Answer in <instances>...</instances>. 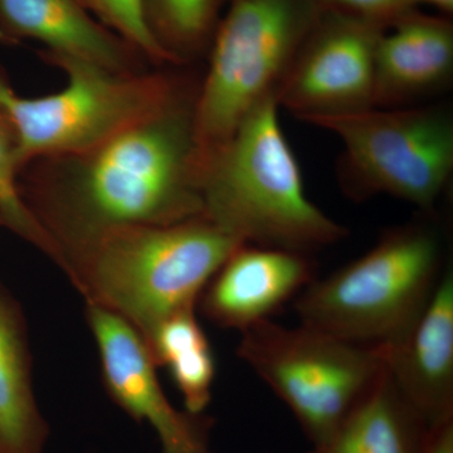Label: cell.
<instances>
[{"instance_id": "9c48e42d", "label": "cell", "mask_w": 453, "mask_h": 453, "mask_svg": "<svg viewBox=\"0 0 453 453\" xmlns=\"http://www.w3.org/2000/svg\"><path fill=\"white\" fill-rule=\"evenodd\" d=\"M386 29L323 9L277 91L279 106L300 121L374 107L375 56Z\"/></svg>"}, {"instance_id": "ba28073f", "label": "cell", "mask_w": 453, "mask_h": 453, "mask_svg": "<svg viewBox=\"0 0 453 453\" xmlns=\"http://www.w3.org/2000/svg\"><path fill=\"white\" fill-rule=\"evenodd\" d=\"M237 356L288 405L312 449L323 446L386 371L381 345L265 320L241 333Z\"/></svg>"}, {"instance_id": "2e32d148", "label": "cell", "mask_w": 453, "mask_h": 453, "mask_svg": "<svg viewBox=\"0 0 453 453\" xmlns=\"http://www.w3.org/2000/svg\"><path fill=\"white\" fill-rule=\"evenodd\" d=\"M431 428L408 404L388 372L311 453H425Z\"/></svg>"}, {"instance_id": "ffe728a7", "label": "cell", "mask_w": 453, "mask_h": 453, "mask_svg": "<svg viewBox=\"0 0 453 453\" xmlns=\"http://www.w3.org/2000/svg\"><path fill=\"white\" fill-rule=\"evenodd\" d=\"M83 3L98 22L138 50L148 64L179 67L149 28L144 0H83Z\"/></svg>"}, {"instance_id": "8fae6325", "label": "cell", "mask_w": 453, "mask_h": 453, "mask_svg": "<svg viewBox=\"0 0 453 453\" xmlns=\"http://www.w3.org/2000/svg\"><path fill=\"white\" fill-rule=\"evenodd\" d=\"M314 280L305 253L244 243L211 277L196 306L214 325L242 333L270 320Z\"/></svg>"}, {"instance_id": "7402d4cb", "label": "cell", "mask_w": 453, "mask_h": 453, "mask_svg": "<svg viewBox=\"0 0 453 453\" xmlns=\"http://www.w3.org/2000/svg\"><path fill=\"white\" fill-rule=\"evenodd\" d=\"M425 453H453V419L431 428Z\"/></svg>"}, {"instance_id": "4fadbf2b", "label": "cell", "mask_w": 453, "mask_h": 453, "mask_svg": "<svg viewBox=\"0 0 453 453\" xmlns=\"http://www.w3.org/2000/svg\"><path fill=\"white\" fill-rule=\"evenodd\" d=\"M35 41L42 58L62 57L113 73H142L138 50L98 22L83 0H0V43Z\"/></svg>"}, {"instance_id": "7a4b0ae2", "label": "cell", "mask_w": 453, "mask_h": 453, "mask_svg": "<svg viewBox=\"0 0 453 453\" xmlns=\"http://www.w3.org/2000/svg\"><path fill=\"white\" fill-rule=\"evenodd\" d=\"M244 242L204 216L107 229L68 247L59 267L86 303L120 316L145 342L199 297Z\"/></svg>"}, {"instance_id": "30bf717a", "label": "cell", "mask_w": 453, "mask_h": 453, "mask_svg": "<svg viewBox=\"0 0 453 453\" xmlns=\"http://www.w3.org/2000/svg\"><path fill=\"white\" fill-rule=\"evenodd\" d=\"M86 318L100 357L104 386L113 402L153 428L162 453H204L211 421L178 411L160 386L150 350L135 327L120 316L86 303Z\"/></svg>"}, {"instance_id": "cb8c5ba5", "label": "cell", "mask_w": 453, "mask_h": 453, "mask_svg": "<svg viewBox=\"0 0 453 453\" xmlns=\"http://www.w3.org/2000/svg\"><path fill=\"white\" fill-rule=\"evenodd\" d=\"M0 226H3L2 219H0Z\"/></svg>"}, {"instance_id": "603a6c76", "label": "cell", "mask_w": 453, "mask_h": 453, "mask_svg": "<svg viewBox=\"0 0 453 453\" xmlns=\"http://www.w3.org/2000/svg\"><path fill=\"white\" fill-rule=\"evenodd\" d=\"M417 4H428L441 12L445 17L453 13V0H416Z\"/></svg>"}, {"instance_id": "5b68a950", "label": "cell", "mask_w": 453, "mask_h": 453, "mask_svg": "<svg viewBox=\"0 0 453 453\" xmlns=\"http://www.w3.org/2000/svg\"><path fill=\"white\" fill-rule=\"evenodd\" d=\"M321 12L318 0H228L196 98L193 124L201 179L241 124L276 97Z\"/></svg>"}, {"instance_id": "6da1fadb", "label": "cell", "mask_w": 453, "mask_h": 453, "mask_svg": "<svg viewBox=\"0 0 453 453\" xmlns=\"http://www.w3.org/2000/svg\"><path fill=\"white\" fill-rule=\"evenodd\" d=\"M198 88L88 150L20 172L23 201L55 244L56 265L68 247L107 229L203 216L193 124Z\"/></svg>"}, {"instance_id": "484cf974", "label": "cell", "mask_w": 453, "mask_h": 453, "mask_svg": "<svg viewBox=\"0 0 453 453\" xmlns=\"http://www.w3.org/2000/svg\"><path fill=\"white\" fill-rule=\"evenodd\" d=\"M309 453H311V452H309Z\"/></svg>"}, {"instance_id": "3957f363", "label": "cell", "mask_w": 453, "mask_h": 453, "mask_svg": "<svg viewBox=\"0 0 453 453\" xmlns=\"http://www.w3.org/2000/svg\"><path fill=\"white\" fill-rule=\"evenodd\" d=\"M270 97L241 124L202 178L203 216L244 243L305 253L348 229L310 201Z\"/></svg>"}, {"instance_id": "7c38bea8", "label": "cell", "mask_w": 453, "mask_h": 453, "mask_svg": "<svg viewBox=\"0 0 453 453\" xmlns=\"http://www.w3.org/2000/svg\"><path fill=\"white\" fill-rule=\"evenodd\" d=\"M390 380L429 428L453 419V271L447 267L418 318L381 345Z\"/></svg>"}, {"instance_id": "277c9868", "label": "cell", "mask_w": 453, "mask_h": 453, "mask_svg": "<svg viewBox=\"0 0 453 453\" xmlns=\"http://www.w3.org/2000/svg\"><path fill=\"white\" fill-rule=\"evenodd\" d=\"M43 59L64 71L67 83L41 97L20 96L0 65V113L13 131L19 172L38 159L88 150L199 85L174 71L121 73L73 58Z\"/></svg>"}, {"instance_id": "5bb4252c", "label": "cell", "mask_w": 453, "mask_h": 453, "mask_svg": "<svg viewBox=\"0 0 453 453\" xmlns=\"http://www.w3.org/2000/svg\"><path fill=\"white\" fill-rule=\"evenodd\" d=\"M453 25L418 9L381 33L375 56L374 107L417 106L449 88Z\"/></svg>"}, {"instance_id": "e0dca14e", "label": "cell", "mask_w": 453, "mask_h": 453, "mask_svg": "<svg viewBox=\"0 0 453 453\" xmlns=\"http://www.w3.org/2000/svg\"><path fill=\"white\" fill-rule=\"evenodd\" d=\"M157 366L168 369L188 413L203 414L211 403L216 360L196 308L164 320L146 340Z\"/></svg>"}, {"instance_id": "d6986e66", "label": "cell", "mask_w": 453, "mask_h": 453, "mask_svg": "<svg viewBox=\"0 0 453 453\" xmlns=\"http://www.w3.org/2000/svg\"><path fill=\"white\" fill-rule=\"evenodd\" d=\"M19 174L16 139L7 120L0 113V219L3 226L37 247L57 264L55 244L23 201Z\"/></svg>"}, {"instance_id": "44dd1931", "label": "cell", "mask_w": 453, "mask_h": 453, "mask_svg": "<svg viewBox=\"0 0 453 453\" xmlns=\"http://www.w3.org/2000/svg\"><path fill=\"white\" fill-rule=\"evenodd\" d=\"M324 11L349 14L388 28L402 17L416 11V0H318Z\"/></svg>"}, {"instance_id": "ac0fdd59", "label": "cell", "mask_w": 453, "mask_h": 453, "mask_svg": "<svg viewBox=\"0 0 453 453\" xmlns=\"http://www.w3.org/2000/svg\"><path fill=\"white\" fill-rule=\"evenodd\" d=\"M226 0H144L146 22L177 65L210 50Z\"/></svg>"}, {"instance_id": "8992f818", "label": "cell", "mask_w": 453, "mask_h": 453, "mask_svg": "<svg viewBox=\"0 0 453 453\" xmlns=\"http://www.w3.org/2000/svg\"><path fill=\"white\" fill-rule=\"evenodd\" d=\"M442 257V241L428 223L389 229L362 257L301 292L300 324L356 344H389L427 305Z\"/></svg>"}, {"instance_id": "52a82bcc", "label": "cell", "mask_w": 453, "mask_h": 453, "mask_svg": "<svg viewBox=\"0 0 453 453\" xmlns=\"http://www.w3.org/2000/svg\"><path fill=\"white\" fill-rule=\"evenodd\" d=\"M342 140L338 178L354 201L395 196L431 213L453 172V115L447 105L371 107L306 119Z\"/></svg>"}, {"instance_id": "9a60e30c", "label": "cell", "mask_w": 453, "mask_h": 453, "mask_svg": "<svg viewBox=\"0 0 453 453\" xmlns=\"http://www.w3.org/2000/svg\"><path fill=\"white\" fill-rule=\"evenodd\" d=\"M47 437L33 387L25 315L0 282V453H43Z\"/></svg>"}, {"instance_id": "d4e9b609", "label": "cell", "mask_w": 453, "mask_h": 453, "mask_svg": "<svg viewBox=\"0 0 453 453\" xmlns=\"http://www.w3.org/2000/svg\"><path fill=\"white\" fill-rule=\"evenodd\" d=\"M204 453H211V452L210 451V449H208V451H205Z\"/></svg>"}]
</instances>
